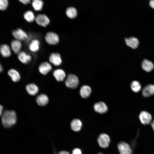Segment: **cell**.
Segmentation results:
<instances>
[{"instance_id": "30bf717a", "label": "cell", "mask_w": 154, "mask_h": 154, "mask_svg": "<svg viewBox=\"0 0 154 154\" xmlns=\"http://www.w3.org/2000/svg\"><path fill=\"white\" fill-rule=\"evenodd\" d=\"M52 70V67L50 64L47 62H44L41 63L38 67L40 72L44 75H46Z\"/></svg>"}, {"instance_id": "603a6c76", "label": "cell", "mask_w": 154, "mask_h": 154, "mask_svg": "<svg viewBox=\"0 0 154 154\" xmlns=\"http://www.w3.org/2000/svg\"><path fill=\"white\" fill-rule=\"evenodd\" d=\"M141 67L145 71L150 72L153 69L154 65L151 61L145 59L142 62Z\"/></svg>"}, {"instance_id": "4fadbf2b", "label": "cell", "mask_w": 154, "mask_h": 154, "mask_svg": "<svg viewBox=\"0 0 154 154\" xmlns=\"http://www.w3.org/2000/svg\"><path fill=\"white\" fill-rule=\"evenodd\" d=\"M142 94L145 97L154 95V85L150 84L145 86L143 89Z\"/></svg>"}, {"instance_id": "ffe728a7", "label": "cell", "mask_w": 154, "mask_h": 154, "mask_svg": "<svg viewBox=\"0 0 154 154\" xmlns=\"http://www.w3.org/2000/svg\"><path fill=\"white\" fill-rule=\"evenodd\" d=\"M11 49L14 53L18 54L21 51L22 44L20 41L14 40L11 42Z\"/></svg>"}, {"instance_id": "ac0fdd59", "label": "cell", "mask_w": 154, "mask_h": 154, "mask_svg": "<svg viewBox=\"0 0 154 154\" xmlns=\"http://www.w3.org/2000/svg\"><path fill=\"white\" fill-rule=\"evenodd\" d=\"M71 128L74 131L78 132L80 131L82 128V123L79 119H73L70 123Z\"/></svg>"}, {"instance_id": "d4e9b609", "label": "cell", "mask_w": 154, "mask_h": 154, "mask_svg": "<svg viewBox=\"0 0 154 154\" xmlns=\"http://www.w3.org/2000/svg\"><path fill=\"white\" fill-rule=\"evenodd\" d=\"M66 13L68 18L73 19L76 17L77 15V12L75 8L72 7H70L67 8L66 9Z\"/></svg>"}, {"instance_id": "d6986e66", "label": "cell", "mask_w": 154, "mask_h": 154, "mask_svg": "<svg viewBox=\"0 0 154 154\" xmlns=\"http://www.w3.org/2000/svg\"><path fill=\"white\" fill-rule=\"evenodd\" d=\"M91 93V88L88 86L84 85L80 88V93L81 96L83 98H88Z\"/></svg>"}, {"instance_id": "7c38bea8", "label": "cell", "mask_w": 154, "mask_h": 154, "mask_svg": "<svg viewBox=\"0 0 154 154\" xmlns=\"http://www.w3.org/2000/svg\"><path fill=\"white\" fill-rule=\"evenodd\" d=\"M94 110L100 114H104L108 111V107L105 104L102 102L95 103L94 106Z\"/></svg>"}, {"instance_id": "f1b7e54d", "label": "cell", "mask_w": 154, "mask_h": 154, "mask_svg": "<svg viewBox=\"0 0 154 154\" xmlns=\"http://www.w3.org/2000/svg\"><path fill=\"white\" fill-rule=\"evenodd\" d=\"M8 2L7 0H0V10L4 11L7 7Z\"/></svg>"}, {"instance_id": "5bb4252c", "label": "cell", "mask_w": 154, "mask_h": 154, "mask_svg": "<svg viewBox=\"0 0 154 154\" xmlns=\"http://www.w3.org/2000/svg\"><path fill=\"white\" fill-rule=\"evenodd\" d=\"M125 41L126 44L133 49L136 48L139 44L138 39L133 37L125 39Z\"/></svg>"}, {"instance_id": "4dcf8cb0", "label": "cell", "mask_w": 154, "mask_h": 154, "mask_svg": "<svg viewBox=\"0 0 154 154\" xmlns=\"http://www.w3.org/2000/svg\"><path fill=\"white\" fill-rule=\"evenodd\" d=\"M19 1L22 3L26 5L29 3L31 1V0H19Z\"/></svg>"}, {"instance_id": "7402d4cb", "label": "cell", "mask_w": 154, "mask_h": 154, "mask_svg": "<svg viewBox=\"0 0 154 154\" xmlns=\"http://www.w3.org/2000/svg\"><path fill=\"white\" fill-rule=\"evenodd\" d=\"M40 43L37 39H35L32 40L29 43V47L30 50L33 52H36L38 51L40 49Z\"/></svg>"}, {"instance_id": "8992f818", "label": "cell", "mask_w": 154, "mask_h": 154, "mask_svg": "<svg viewBox=\"0 0 154 154\" xmlns=\"http://www.w3.org/2000/svg\"><path fill=\"white\" fill-rule=\"evenodd\" d=\"M117 148L120 154H132V150L129 145L123 141L119 143Z\"/></svg>"}, {"instance_id": "e0dca14e", "label": "cell", "mask_w": 154, "mask_h": 154, "mask_svg": "<svg viewBox=\"0 0 154 154\" xmlns=\"http://www.w3.org/2000/svg\"><path fill=\"white\" fill-rule=\"evenodd\" d=\"M0 52L2 56L5 57L9 56L11 54L10 48L9 45L5 44L0 46Z\"/></svg>"}, {"instance_id": "3957f363", "label": "cell", "mask_w": 154, "mask_h": 154, "mask_svg": "<svg viewBox=\"0 0 154 154\" xmlns=\"http://www.w3.org/2000/svg\"><path fill=\"white\" fill-rule=\"evenodd\" d=\"M45 39L46 42L51 45H56L58 43L59 41L58 35L53 32L47 33L45 36Z\"/></svg>"}, {"instance_id": "8fae6325", "label": "cell", "mask_w": 154, "mask_h": 154, "mask_svg": "<svg viewBox=\"0 0 154 154\" xmlns=\"http://www.w3.org/2000/svg\"><path fill=\"white\" fill-rule=\"evenodd\" d=\"M17 54L18 59L24 64H28L31 60V56L24 51H21Z\"/></svg>"}, {"instance_id": "83f0119b", "label": "cell", "mask_w": 154, "mask_h": 154, "mask_svg": "<svg viewBox=\"0 0 154 154\" xmlns=\"http://www.w3.org/2000/svg\"><path fill=\"white\" fill-rule=\"evenodd\" d=\"M131 88L133 91L135 92H139L141 89V86L138 81L134 80L132 82L131 85Z\"/></svg>"}, {"instance_id": "f546056e", "label": "cell", "mask_w": 154, "mask_h": 154, "mask_svg": "<svg viewBox=\"0 0 154 154\" xmlns=\"http://www.w3.org/2000/svg\"><path fill=\"white\" fill-rule=\"evenodd\" d=\"M72 154H82V152L81 149L77 148L74 149L72 151Z\"/></svg>"}, {"instance_id": "7a4b0ae2", "label": "cell", "mask_w": 154, "mask_h": 154, "mask_svg": "<svg viewBox=\"0 0 154 154\" xmlns=\"http://www.w3.org/2000/svg\"><path fill=\"white\" fill-rule=\"evenodd\" d=\"M79 80L78 77L72 74H69L65 81V84L67 87L71 89L76 88L79 84Z\"/></svg>"}, {"instance_id": "9a60e30c", "label": "cell", "mask_w": 154, "mask_h": 154, "mask_svg": "<svg viewBox=\"0 0 154 154\" xmlns=\"http://www.w3.org/2000/svg\"><path fill=\"white\" fill-rule=\"evenodd\" d=\"M53 75L58 81H63L66 76L64 71L60 69H58L54 70L53 72Z\"/></svg>"}, {"instance_id": "836d02e7", "label": "cell", "mask_w": 154, "mask_h": 154, "mask_svg": "<svg viewBox=\"0 0 154 154\" xmlns=\"http://www.w3.org/2000/svg\"><path fill=\"white\" fill-rule=\"evenodd\" d=\"M3 107L0 105V116L2 115L3 110Z\"/></svg>"}, {"instance_id": "e575fe53", "label": "cell", "mask_w": 154, "mask_h": 154, "mask_svg": "<svg viewBox=\"0 0 154 154\" xmlns=\"http://www.w3.org/2000/svg\"><path fill=\"white\" fill-rule=\"evenodd\" d=\"M151 124L153 129L154 130V119L151 122Z\"/></svg>"}, {"instance_id": "1f68e13d", "label": "cell", "mask_w": 154, "mask_h": 154, "mask_svg": "<svg viewBox=\"0 0 154 154\" xmlns=\"http://www.w3.org/2000/svg\"><path fill=\"white\" fill-rule=\"evenodd\" d=\"M149 4L151 7L154 9V0H150L149 1Z\"/></svg>"}, {"instance_id": "5b68a950", "label": "cell", "mask_w": 154, "mask_h": 154, "mask_svg": "<svg viewBox=\"0 0 154 154\" xmlns=\"http://www.w3.org/2000/svg\"><path fill=\"white\" fill-rule=\"evenodd\" d=\"M35 21L39 25L45 27L49 23L50 20L48 17L44 14H39L35 17Z\"/></svg>"}, {"instance_id": "4316f807", "label": "cell", "mask_w": 154, "mask_h": 154, "mask_svg": "<svg viewBox=\"0 0 154 154\" xmlns=\"http://www.w3.org/2000/svg\"><path fill=\"white\" fill-rule=\"evenodd\" d=\"M24 18L25 20L29 23L33 22L35 18L33 12L30 10L27 11L24 13Z\"/></svg>"}, {"instance_id": "cb8c5ba5", "label": "cell", "mask_w": 154, "mask_h": 154, "mask_svg": "<svg viewBox=\"0 0 154 154\" xmlns=\"http://www.w3.org/2000/svg\"><path fill=\"white\" fill-rule=\"evenodd\" d=\"M8 73L13 82H16L20 80V75L16 70L13 69H11L8 71Z\"/></svg>"}, {"instance_id": "277c9868", "label": "cell", "mask_w": 154, "mask_h": 154, "mask_svg": "<svg viewBox=\"0 0 154 154\" xmlns=\"http://www.w3.org/2000/svg\"><path fill=\"white\" fill-rule=\"evenodd\" d=\"M97 141L100 147L105 148L109 146L110 142V139L109 136L107 134L102 133L98 136Z\"/></svg>"}, {"instance_id": "ba28073f", "label": "cell", "mask_w": 154, "mask_h": 154, "mask_svg": "<svg viewBox=\"0 0 154 154\" xmlns=\"http://www.w3.org/2000/svg\"><path fill=\"white\" fill-rule=\"evenodd\" d=\"M139 118L141 123L144 125L151 123L152 117L151 114L147 112L143 111L140 114Z\"/></svg>"}, {"instance_id": "52a82bcc", "label": "cell", "mask_w": 154, "mask_h": 154, "mask_svg": "<svg viewBox=\"0 0 154 154\" xmlns=\"http://www.w3.org/2000/svg\"><path fill=\"white\" fill-rule=\"evenodd\" d=\"M12 33L16 39L20 41L25 40L28 38L26 33L21 28L13 30Z\"/></svg>"}, {"instance_id": "74e56055", "label": "cell", "mask_w": 154, "mask_h": 154, "mask_svg": "<svg viewBox=\"0 0 154 154\" xmlns=\"http://www.w3.org/2000/svg\"><path fill=\"white\" fill-rule=\"evenodd\" d=\"M97 154H103L101 153H98Z\"/></svg>"}, {"instance_id": "6da1fadb", "label": "cell", "mask_w": 154, "mask_h": 154, "mask_svg": "<svg viewBox=\"0 0 154 154\" xmlns=\"http://www.w3.org/2000/svg\"><path fill=\"white\" fill-rule=\"evenodd\" d=\"M17 118L15 112L13 110H5L3 114L1 121L3 125L9 128L15 124Z\"/></svg>"}, {"instance_id": "d6a6232c", "label": "cell", "mask_w": 154, "mask_h": 154, "mask_svg": "<svg viewBox=\"0 0 154 154\" xmlns=\"http://www.w3.org/2000/svg\"><path fill=\"white\" fill-rule=\"evenodd\" d=\"M57 154H70L69 152L66 151H60Z\"/></svg>"}, {"instance_id": "d590c367", "label": "cell", "mask_w": 154, "mask_h": 154, "mask_svg": "<svg viewBox=\"0 0 154 154\" xmlns=\"http://www.w3.org/2000/svg\"><path fill=\"white\" fill-rule=\"evenodd\" d=\"M53 154H57L56 150L54 147L53 146Z\"/></svg>"}, {"instance_id": "9c48e42d", "label": "cell", "mask_w": 154, "mask_h": 154, "mask_svg": "<svg viewBox=\"0 0 154 154\" xmlns=\"http://www.w3.org/2000/svg\"><path fill=\"white\" fill-rule=\"evenodd\" d=\"M50 62L55 66H59L62 63V60L60 54L58 53H52L49 57Z\"/></svg>"}, {"instance_id": "484cf974", "label": "cell", "mask_w": 154, "mask_h": 154, "mask_svg": "<svg viewBox=\"0 0 154 154\" xmlns=\"http://www.w3.org/2000/svg\"><path fill=\"white\" fill-rule=\"evenodd\" d=\"M44 3L42 0H33L32 2V5L33 9L36 11H40L42 10Z\"/></svg>"}, {"instance_id": "2e32d148", "label": "cell", "mask_w": 154, "mask_h": 154, "mask_svg": "<svg viewBox=\"0 0 154 154\" xmlns=\"http://www.w3.org/2000/svg\"><path fill=\"white\" fill-rule=\"evenodd\" d=\"M36 101L37 104L39 106H44L48 104L49 99L46 95L41 94L37 97Z\"/></svg>"}, {"instance_id": "8d00e7d4", "label": "cell", "mask_w": 154, "mask_h": 154, "mask_svg": "<svg viewBox=\"0 0 154 154\" xmlns=\"http://www.w3.org/2000/svg\"><path fill=\"white\" fill-rule=\"evenodd\" d=\"M3 70V67L0 64V73Z\"/></svg>"}, {"instance_id": "44dd1931", "label": "cell", "mask_w": 154, "mask_h": 154, "mask_svg": "<svg viewBox=\"0 0 154 154\" xmlns=\"http://www.w3.org/2000/svg\"><path fill=\"white\" fill-rule=\"evenodd\" d=\"M26 89L28 93L31 95L34 96L38 92V88L37 86L33 83L28 84Z\"/></svg>"}]
</instances>
